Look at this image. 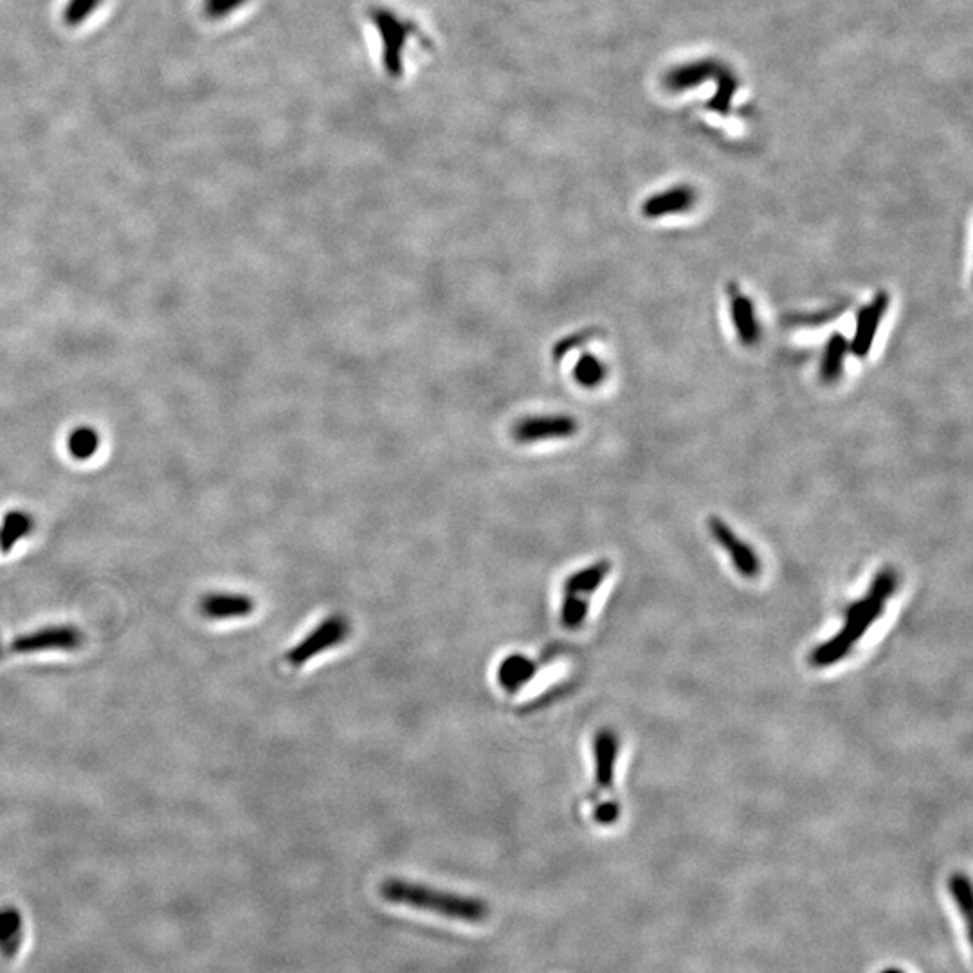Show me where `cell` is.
Instances as JSON below:
<instances>
[{
    "instance_id": "obj_18",
    "label": "cell",
    "mask_w": 973,
    "mask_h": 973,
    "mask_svg": "<svg viewBox=\"0 0 973 973\" xmlns=\"http://www.w3.org/2000/svg\"><path fill=\"white\" fill-rule=\"evenodd\" d=\"M31 530H33V518L29 514L19 512V510L10 512L4 518L2 527H0V548H2V552H10L13 545L22 537L28 536Z\"/></svg>"
},
{
    "instance_id": "obj_12",
    "label": "cell",
    "mask_w": 973,
    "mask_h": 973,
    "mask_svg": "<svg viewBox=\"0 0 973 973\" xmlns=\"http://www.w3.org/2000/svg\"><path fill=\"white\" fill-rule=\"evenodd\" d=\"M199 608L206 619H242L255 611V601L244 593H210L202 597Z\"/></svg>"
},
{
    "instance_id": "obj_9",
    "label": "cell",
    "mask_w": 973,
    "mask_h": 973,
    "mask_svg": "<svg viewBox=\"0 0 973 973\" xmlns=\"http://www.w3.org/2000/svg\"><path fill=\"white\" fill-rule=\"evenodd\" d=\"M889 303H891V296L885 291H880L874 296L873 300L865 305L864 309L858 312L855 334H853V339L849 341V350L858 359H864L871 352L876 334H878L880 325H882L883 316L889 310Z\"/></svg>"
},
{
    "instance_id": "obj_25",
    "label": "cell",
    "mask_w": 973,
    "mask_h": 973,
    "mask_svg": "<svg viewBox=\"0 0 973 973\" xmlns=\"http://www.w3.org/2000/svg\"><path fill=\"white\" fill-rule=\"evenodd\" d=\"M950 891H952L955 901L959 903V907L964 912L972 910V883L968 880V876L954 874L952 882H950Z\"/></svg>"
},
{
    "instance_id": "obj_8",
    "label": "cell",
    "mask_w": 973,
    "mask_h": 973,
    "mask_svg": "<svg viewBox=\"0 0 973 973\" xmlns=\"http://www.w3.org/2000/svg\"><path fill=\"white\" fill-rule=\"evenodd\" d=\"M85 637L82 631L73 626H53L44 628L29 635L13 640L11 649L15 653L29 655V653H42V651H74L83 646Z\"/></svg>"
},
{
    "instance_id": "obj_19",
    "label": "cell",
    "mask_w": 973,
    "mask_h": 973,
    "mask_svg": "<svg viewBox=\"0 0 973 973\" xmlns=\"http://www.w3.org/2000/svg\"><path fill=\"white\" fill-rule=\"evenodd\" d=\"M608 375V368L606 364L602 363L601 359H597L593 354L581 355V359L575 364L573 368V377L575 381L581 384L582 388H588V390H593L597 388L599 384L604 382Z\"/></svg>"
},
{
    "instance_id": "obj_20",
    "label": "cell",
    "mask_w": 973,
    "mask_h": 973,
    "mask_svg": "<svg viewBox=\"0 0 973 973\" xmlns=\"http://www.w3.org/2000/svg\"><path fill=\"white\" fill-rule=\"evenodd\" d=\"M737 91H739V82H737L736 76L728 73L721 74L718 89L707 103V109L718 112V114H727L732 107V101H734Z\"/></svg>"
},
{
    "instance_id": "obj_4",
    "label": "cell",
    "mask_w": 973,
    "mask_h": 973,
    "mask_svg": "<svg viewBox=\"0 0 973 973\" xmlns=\"http://www.w3.org/2000/svg\"><path fill=\"white\" fill-rule=\"evenodd\" d=\"M350 631L352 626L346 617L330 615L307 633V637L301 638L296 646L287 651L285 662L294 669H300L303 665L309 664L310 660L318 658L334 647L341 646L346 638L350 637Z\"/></svg>"
},
{
    "instance_id": "obj_11",
    "label": "cell",
    "mask_w": 973,
    "mask_h": 973,
    "mask_svg": "<svg viewBox=\"0 0 973 973\" xmlns=\"http://www.w3.org/2000/svg\"><path fill=\"white\" fill-rule=\"evenodd\" d=\"M723 69L716 60H694L689 64L676 65L664 76V87L671 92H685L696 89L701 83L709 82L710 78L718 76Z\"/></svg>"
},
{
    "instance_id": "obj_15",
    "label": "cell",
    "mask_w": 973,
    "mask_h": 973,
    "mask_svg": "<svg viewBox=\"0 0 973 973\" xmlns=\"http://www.w3.org/2000/svg\"><path fill=\"white\" fill-rule=\"evenodd\" d=\"M732 323L736 328L739 341L746 346H752L759 341V321L755 316L754 303L743 292L732 291L730 298Z\"/></svg>"
},
{
    "instance_id": "obj_13",
    "label": "cell",
    "mask_w": 973,
    "mask_h": 973,
    "mask_svg": "<svg viewBox=\"0 0 973 973\" xmlns=\"http://www.w3.org/2000/svg\"><path fill=\"white\" fill-rule=\"evenodd\" d=\"M610 572V561H606V559L595 561L590 566H584L581 570L568 575L563 584V593L592 602L593 595L601 590V586L608 579Z\"/></svg>"
},
{
    "instance_id": "obj_24",
    "label": "cell",
    "mask_w": 973,
    "mask_h": 973,
    "mask_svg": "<svg viewBox=\"0 0 973 973\" xmlns=\"http://www.w3.org/2000/svg\"><path fill=\"white\" fill-rule=\"evenodd\" d=\"M246 4L247 0H204V15L211 20L226 19Z\"/></svg>"
},
{
    "instance_id": "obj_16",
    "label": "cell",
    "mask_w": 973,
    "mask_h": 973,
    "mask_svg": "<svg viewBox=\"0 0 973 973\" xmlns=\"http://www.w3.org/2000/svg\"><path fill=\"white\" fill-rule=\"evenodd\" d=\"M24 943V918L13 905L0 907V955L13 959Z\"/></svg>"
},
{
    "instance_id": "obj_2",
    "label": "cell",
    "mask_w": 973,
    "mask_h": 973,
    "mask_svg": "<svg viewBox=\"0 0 973 973\" xmlns=\"http://www.w3.org/2000/svg\"><path fill=\"white\" fill-rule=\"evenodd\" d=\"M381 896L395 905L426 910L444 918L458 919L467 923H482L491 916L487 901L456 892L438 891L428 885L406 882L402 878H390L379 887Z\"/></svg>"
},
{
    "instance_id": "obj_7",
    "label": "cell",
    "mask_w": 973,
    "mask_h": 973,
    "mask_svg": "<svg viewBox=\"0 0 973 973\" xmlns=\"http://www.w3.org/2000/svg\"><path fill=\"white\" fill-rule=\"evenodd\" d=\"M577 429V420L568 415H534L519 420L512 429V437L518 444H536L573 437Z\"/></svg>"
},
{
    "instance_id": "obj_21",
    "label": "cell",
    "mask_w": 973,
    "mask_h": 973,
    "mask_svg": "<svg viewBox=\"0 0 973 973\" xmlns=\"http://www.w3.org/2000/svg\"><path fill=\"white\" fill-rule=\"evenodd\" d=\"M100 446L98 433L89 428L74 429L73 435L69 437V451L78 460L91 458Z\"/></svg>"
},
{
    "instance_id": "obj_3",
    "label": "cell",
    "mask_w": 973,
    "mask_h": 973,
    "mask_svg": "<svg viewBox=\"0 0 973 973\" xmlns=\"http://www.w3.org/2000/svg\"><path fill=\"white\" fill-rule=\"evenodd\" d=\"M370 19L381 37L384 71L388 76L399 80L404 76V62H406L408 49L415 44L428 49L431 47V40L428 35H424V31L415 20L408 19L397 11L373 8L370 11Z\"/></svg>"
},
{
    "instance_id": "obj_5",
    "label": "cell",
    "mask_w": 973,
    "mask_h": 973,
    "mask_svg": "<svg viewBox=\"0 0 973 973\" xmlns=\"http://www.w3.org/2000/svg\"><path fill=\"white\" fill-rule=\"evenodd\" d=\"M707 528H709L710 537L728 555L732 568L743 579H748V581L759 579V575L763 572V561L755 552L754 546L737 536L736 530L718 516H710L707 519Z\"/></svg>"
},
{
    "instance_id": "obj_1",
    "label": "cell",
    "mask_w": 973,
    "mask_h": 973,
    "mask_svg": "<svg viewBox=\"0 0 973 973\" xmlns=\"http://www.w3.org/2000/svg\"><path fill=\"white\" fill-rule=\"evenodd\" d=\"M898 586L900 577L889 566L876 573L864 593L847 602L835 633L811 649L808 655L810 667L822 671L853 655L856 646H860L885 617L889 604L898 593Z\"/></svg>"
},
{
    "instance_id": "obj_10",
    "label": "cell",
    "mask_w": 973,
    "mask_h": 973,
    "mask_svg": "<svg viewBox=\"0 0 973 973\" xmlns=\"http://www.w3.org/2000/svg\"><path fill=\"white\" fill-rule=\"evenodd\" d=\"M696 199H698V195H696L692 186L680 184V186H674L669 190L651 195L644 202L642 213L647 219H664L669 215H678V213L692 210L694 204H696Z\"/></svg>"
},
{
    "instance_id": "obj_23",
    "label": "cell",
    "mask_w": 973,
    "mask_h": 973,
    "mask_svg": "<svg viewBox=\"0 0 973 973\" xmlns=\"http://www.w3.org/2000/svg\"><path fill=\"white\" fill-rule=\"evenodd\" d=\"M597 337V330L595 328H588V330H581L577 334H572V336L564 337L561 339L554 348L555 359H563L564 355L570 354L573 350L581 348V346L590 343L592 339Z\"/></svg>"
},
{
    "instance_id": "obj_22",
    "label": "cell",
    "mask_w": 973,
    "mask_h": 973,
    "mask_svg": "<svg viewBox=\"0 0 973 973\" xmlns=\"http://www.w3.org/2000/svg\"><path fill=\"white\" fill-rule=\"evenodd\" d=\"M101 0H69L64 10V22L67 26H80L100 8Z\"/></svg>"
},
{
    "instance_id": "obj_26",
    "label": "cell",
    "mask_w": 973,
    "mask_h": 973,
    "mask_svg": "<svg viewBox=\"0 0 973 973\" xmlns=\"http://www.w3.org/2000/svg\"><path fill=\"white\" fill-rule=\"evenodd\" d=\"M882 973H903V972H901V970H898V968H887V970H883Z\"/></svg>"
},
{
    "instance_id": "obj_17",
    "label": "cell",
    "mask_w": 973,
    "mask_h": 973,
    "mask_svg": "<svg viewBox=\"0 0 973 973\" xmlns=\"http://www.w3.org/2000/svg\"><path fill=\"white\" fill-rule=\"evenodd\" d=\"M847 352H849V341L846 337L842 334H833L829 337L826 348H824V355H822V363H820L822 381L831 384V382L840 379L842 370L846 366Z\"/></svg>"
},
{
    "instance_id": "obj_6",
    "label": "cell",
    "mask_w": 973,
    "mask_h": 973,
    "mask_svg": "<svg viewBox=\"0 0 973 973\" xmlns=\"http://www.w3.org/2000/svg\"><path fill=\"white\" fill-rule=\"evenodd\" d=\"M593 797L611 795L617 781V764L620 757V739L610 728H601L593 736Z\"/></svg>"
},
{
    "instance_id": "obj_14",
    "label": "cell",
    "mask_w": 973,
    "mask_h": 973,
    "mask_svg": "<svg viewBox=\"0 0 973 973\" xmlns=\"http://www.w3.org/2000/svg\"><path fill=\"white\" fill-rule=\"evenodd\" d=\"M537 671H539V664L536 660L521 655V653H514L501 662L496 676H498L501 689L510 694V692H518L527 683L532 682Z\"/></svg>"
}]
</instances>
